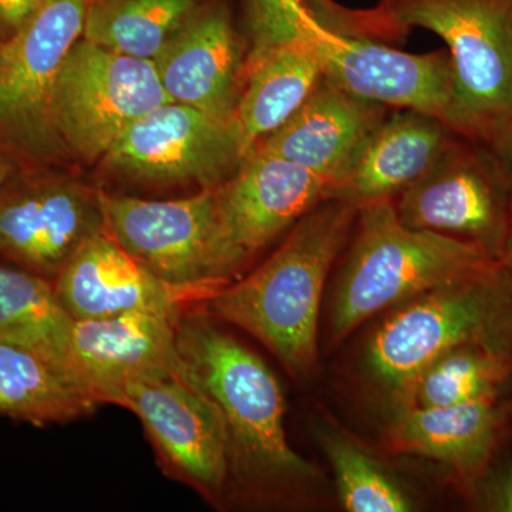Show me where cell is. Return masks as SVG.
<instances>
[{"mask_svg":"<svg viewBox=\"0 0 512 512\" xmlns=\"http://www.w3.org/2000/svg\"><path fill=\"white\" fill-rule=\"evenodd\" d=\"M500 265L512 281V224L510 232H508L507 241H505L503 254H501Z\"/></svg>","mask_w":512,"mask_h":512,"instance_id":"31","label":"cell"},{"mask_svg":"<svg viewBox=\"0 0 512 512\" xmlns=\"http://www.w3.org/2000/svg\"><path fill=\"white\" fill-rule=\"evenodd\" d=\"M330 316L340 342L365 320L437 286L493 274L500 261L471 242L407 227L393 200L357 208Z\"/></svg>","mask_w":512,"mask_h":512,"instance_id":"4","label":"cell"},{"mask_svg":"<svg viewBox=\"0 0 512 512\" xmlns=\"http://www.w3.org/2000/svg\"><path fill=\"white\" fill-rule=\"evenodd\" d=\"M466 345L512 352V281L501 266L403 302L370 339L366 363L399 400L437 357Z\"/></svg>","mask_w":512,"mask_h":512,"instance_id":"5","label":"cell"},{"mask_svg":"<svg viewBox=\"0 0 512 512\" xmlns=\"http://www.w3.org/2000/svg\"><path fill=\"white\" fill-rule=\"evenodd\" d=\"M248 154L237 117L170 101L128 128L96 168L106 180L200 191L225 183Z\"/></svg>","mask_w":512,"mask_h":512,"instance_id":"10","label":"cell"},{"mask_svg":"<svg viewBox=\"0 0 512 512\" xmlns=\"http://www.w3.org/2000/svg\"><path fill=\"white\" fill-rule=\"evenodd\" d=\"M170 101L153 60L111 52L82 37L53 84L50 124L73 167H96L128 128Z\"/></svg>","mask_w":512,"mask_h":512,"instance_id":"7","label":"cell"},{"mask_svg":"<svg viewBox=\"0 0 512 512\" xmlns=\"http://www.w3.org/2000/svg\"><path fill=\"white\" fill-rule=\"evenodd\" d=\"M100 402L136 414L168 473L208 500L221 497L231 476L227 427L197 376L127 380Z\"/></svg>","mask_w":512,"mask_h":512,"instance_id":"13","label":"cell"},{"mask_svg":"<svg viewBox=\"0 0 512 512\" xmlns=\"http://www.w3.org/2000/svg\"><path fill=\"white\" fill-rule=\"evenodd\" d=\"M356 217L357 208L348 202H320L264 264L208 293V313L254 336L292 375H312L318 366L323 289L348 247Z\"/></svg>","mask_w":512,"mask_h":512,"instance_id":"1","label":"cell"},{"mask_svg":"<svg viewBox=\"0 0 512 512\" xmlns=\"http://www.w3.org/2000/svg\"><path fill=\"white\" fill-rule=\"evenodd\" d=\"M512 375V352L484 345L448 350L397 400L402 407H439L497 400Z\"/></svg>","mask_w":512,"mask_h":512,"instance_id":"25","label":"cell"},{"mask_svg":"<svg viewBox=\"0 0 512 512\" xmlns=\"http://www.w3.org/2000/svg\"><path fill=\"white\" fill-rule=\"evenodd\" d=\"M19 170V165L0 151V185L5 184Z\"/></svg>","mask_w":512,"mask_h":512,"instance_id":"30","label":"cell"},{"mask_svg":"<svg viewBox=\"0 0 512 512\" xmlns=\"http://www.w3.org/2000/svg\"><path fill=\"white\" fill-rule=\"evenodd\" d=\"M97 406L69 367L39 350L0 339V416L43 427L89 416Z\"/></svg>","mask_w":512,"mask_h":512,"instance_id":"22","label":"cell"},{"mask_svg":"<svg viewBox=\"0 0 512 512\" xmlns=\"http://www.w3.org/2000/svg\"><path fill=\"white\" fill-rule=\"evenodd\" d=\"M180 315L130 312L74 320L70 366L97 403L104 390L127 380L192 377L178 348Z\"/></svg>","mask_w":512,"mask_h":512,"instance_id":"16","label":"cell"},{"mask_svg":"<svg viewBox=\"0 0 512 512\" xmlns=\"http://www.w3.org/2000/svg\"><path fill=\"white\" fill-rule=\"evenodd\" d=\"M103 187L76 167L20 168L0 185V258L55 281L87 241L106 234Z\"/></svg>","mask_w":512,"mask_h":512,"instance_id":"11","label":"cell"},{"mask_svg":"<svg viewBox=\"0 0 512 512\" xmlns=\"http://www.w3.org/2000/svg\"><path fill=\"white\" fill-rule=\"evenodd\" d=\"M293 23L330 83L390 109L423 111L458 136L483 141L458 99L447 50L417 55L396 49L376 35L369 10L335 0H296Z\"/></svg>","mask_w":512,"mask_h":512,"instance_id":"3","label":"cell"},{"mask_svg":"<svg viewBox=\"0 0 512 512\" xmlns=\"http://www.w3.org/2000/svg\"><path fill=\"white\" fill-rule=\"evenodd\" d=\"M178 348L227 427L231 474L258 490L315 476L289 444L281 386L264 360L215 325L210 313H181ZM231 477V476H229Z\"/></svg>","mask_w":512,"mask_h":512,"instance_id":"2","label":"cell"},{"mask_svg":"<svg viewBox=\"0 0 512 512\" xmlns=\"http://www.w3.org/2000/svg\"><path fill=\"white\" fill-rule=\"evenodd\" d=\"M473 490H477L485 510L512 512V460L505 461L494 470L488 467Z\"/></svg>","mask_w":512,"mask_h":512,"instance_id":"27","label":"cell"},{"mask_svg":"<svg viewBox=\"0 0 512 512\" xmlns=\"http://www.w3.org/2000/svg\"><path fill=\"white\" fill-rule=\"evenodd\" d=\"M107 232L165 284L207 296L215 188L177 200H143L103 188Z\"/></svg>","mask_w":512,"mask_h":512,"instance_id":"14","label":"cell"},{"mask_svg":"<svg viewBox=\"0 0 512 512\" xmlns=\"http://www.w3.org/2000/svg\"><path fill=\"white\" fill-rule=\"evenodd\" d=\"M56 295L74 320L130 312L181 315L194 296L161 281L109 232L87 241L55 281Z\"/></svg>","mask_w":512,"mask_h":512,"instance_id":"18","label":"cell"},{"mask_svg":"<svg viewBox=\"0 0 512 512\" xmlns=\"http://www.w3.org/2000/svg\"><path fill=\"white\" fill-rule=\"evenodd\" d=\"M330 194L332 184L325 178L256 148L249 151L237 173L215 187L208 292L234 282Z\"/></svg>","mask_w":512,"mask_h":512,"instance_id":"8","label":"cell"},{"mask_svg":"<svg viewBox=\"0 0 512 512\" xmlns=\"http://www.w3.org/2000/svg\"><path fill=\"white\" fill-rule=\"evenodd\" d=\"M322 79L318 60L296 30L289 39L247 43L244 89L235 117L249 151L282 126Z\"/></svg>","mask_w":512,"mask_h":512,"instance_id":"21","label":"cell"},{"mask_svg":"<svg viewBox=\"0 0 512 512\" xmlns=\"http://www.w3.org/2000/svg\"><path fill=\"white\" fill-rule=\"evenodd\" d=\"M92 3L43 0L0 55V151L20 168L73 167L50 124V94L64 60L83 37Z\"/></svg>","mask_w":512,"mask_h":512,"instance_id":"9","label":"cell"},{"mask_svg":"<svg viewBox=\"0 0 512 512\" xmlns=\"http://www.w3.org/2000/svg\"><path fill=\"white\" fill-rule=\"evenodd\" d=\"M379 2H386V0H379Z\"/></svg>","mask_w":512,"mask_h":512,"instance_id":"32","label":"cell"},{"mask_svg":"<svg viewBox=\"0 0 512 512\" xmlns=\"http://www.w3.org/2000/svg\"><path fill=\"white\" fill-rule=\"evenodd\" d=\"M73 323L52 281L0 258V339L39 350L73 372Z\"/></svg>","mask_w":512,"mask_h":512,"instance_id":"24","label":"cell"},{"mask_svg":"<svg viewBox=\"0 0 512 512\" xmlns=\"http://www.w3.org/2000/svg\"><path fill=\"white\" fill-rule=\"evenodd\" d=\"M212 0H93L83 39L121 55L154 60Z\"/></svg>","mask_w":512,"mask_h":512,"instance_id":"23","label":"cell"},{"mask_svg":"<svg viewBox=\"0 0 512 512\" xmlns=\"http://www.w3.org/2000/svg\"><path fill=\"white\" fill-rule=\"evenodd\" d=\"M387 35L414 28L444 40L458 99L488 143L512 117V0H386L375 6Z\"/></svg>","mask_w":512,"mask_h":512,"instance_id":"6","label":"cell"},{"mask_svg":"<svg viewBox=\"0 0 512 512\" xmlns=\"http://www.w3.org/2000/svg\"><path fill=\"white\" fill-rule=\"evenodd\" d=\"M392 110L323 77L298 110L254 148L325 178L333 190L366 138Z\"/></svg>","mask_w":512,"mask_h":512,"instance_id":"17","label":"cell"},{"mask_svg":"<svg viewBox=\"0 0 512 512\" xmlns=\"http://www.w3.org/2000/svg\"><path fill=\"white\" fill-rule=\"evenodd\" d=\"M393 204L407 227L471 242L500 261L512 224V191L484 141L458 136Z\"/></svg>","mask_w":512,"mask_h":512,"instance_id":"12","label":"cell"},{"mask_svg":"<svg viewBox=\"0 0 512 512\" xmlns=\"http://www.w3.org/2000/svg\"><path fill=\"white\" fill-rule=\"evenodd\" d=\"M43 0H0V55L35 18Z\"/></svg>","mask_w":512,"mask_h":512,"instance_id":"28","label":"cell"},{"mask_svg":"<svg viewBox=\"0 0 512 512\" xmlns=\"http://www.w3.org/2000/svg\"><path fill=\"white\" fill-rule=\"evenodd\" d=\"M487 144L494 151L500 164L503 165L512 191V117Z\"/></svg>","mask_w":512,"mask_h":512,"instance_id":"29","label":"cell"},{"mask_svg":"<svg viewBox=\"0 0 512 512\" xmlns=\"http://www.w3.org/2000/svg\"><path fill=\"white\" fill-rule=\"evenodd\" d=\"M504 417L497 400L402 407L387 431V443L396 453L443 464L473 488L493 461Z\"/></svg>","mask_w":512,"mask_h":512,"instance_id":"20","label":"cell"},{"mask_svg":"<svg viewBox=\"0 0 512 512\" xmlns=\"http://www.w3.org/2000/svg\"><path fill=\"white\" fill-rule=\"evenodd\" d=\"M322 441L335 471L340 501L345 510L412 511L413 504L409 495L404 493L402 487L365 450L336 434H326Z\"/></svg>","mask_w":512,"mask_h":512,"instance_id":"26","label":"cell"},{"mask_svg":"<svg viewBox=\"0 0 512 512\" xmlns=\"http://www.w3.org/2000/svg\"><path fill=\"white\" fill-rule=\"evenodd\" d=\"M245 56L232 0H212L153 62L175 103L232 119L244 89Z\"/></svg>","mask_w":512,"mask_h":512,"instance_id":"15","label":"cell"},{"mask_svg":"<svg viewBox=\"0 0 512 512\" xmlns=\"http://www.w3.org/2000/svg\"><path fill=\"white\" fill-rule=\"evenodd\" d=\"M458 137L446 123L412 109H393L359 148L330 198L359 208L394 200L429 173Z\"/></svg>","mask_w":512,"mask_h":512,"instance_id":"19","label":"cell"}]
</instances>
